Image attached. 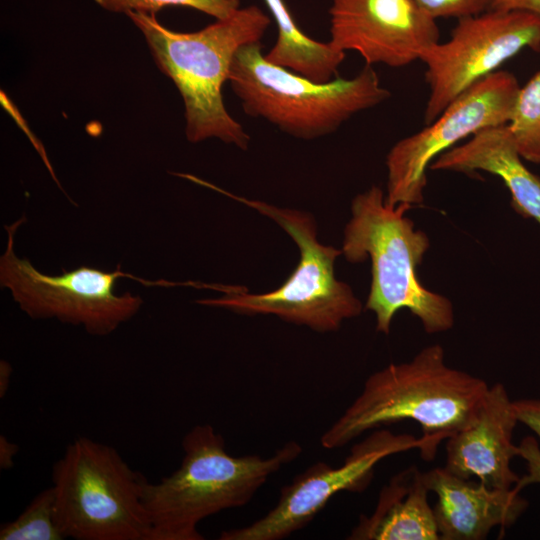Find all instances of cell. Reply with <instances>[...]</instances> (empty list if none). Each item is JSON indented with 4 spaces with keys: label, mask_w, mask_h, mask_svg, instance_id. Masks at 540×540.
Listing matches in <instances>:
<instances>
[{
    "label": "cell",
    "mask_w": 540,
    "mask_h": 540,
    "mask_svg": "<svg viewBox=\"0 0 540 540\" xmlns=\"http://www.w3.org/2000/svg\"><path fill=\"white\" fill-rule=\"evenodd\" d=\"M488 387L481 378L448 366L442 346L430 345L409 362L371 374L320 443L338 449L367 431L413 420L422 430L420 456L431 461L439 444L470 421Z\"/></svg>",
    "instance_id": "1"
},
{
    "label": "cell",
    "mask_w": 540,
    "mask_h": 540,
    "mask_svg": "<svg viewBox=\"0 0 540 540\" xmlns=\"http://www.w3.org/2000/svg\"><path fill=\"white\" fill-rule=\"evenodd\" d=\"M143 34L159 70L177 87L185 107V135L198 143L217 138L242 150L250 137L227 111L222 88L233 58L244 45L261 42L271 24L258 6L240 7L229 17L195 32H175L155 14L128 12Z\"/></svg>",
    "instance_id": "2"
},
{
    "label": "cell",
    "mask_w": 540,
    "mask_h": 540,
    "mask_svg": "<svg viewBox=\"0 0 540 540\" xmlns=\"http://www.w3.org/2000/svg\"><path fill=\"white\" fill-rule=\"evenodd\" d=\"M180 466L156 483L146 481L143 503L149 540H203L199 523L226 509L248 504L257 491L302 448L288 441L270 457L234 456L210 424H197L182 440Z\"/></svg>",
    "instance_id": "3"
},
{
    "label": "cell",
    "mask_w": 540,
    "mask_h": 540,
    "mask_svg": "<svg viewBox=\"0 0 540 540\" xmlns=\"http://www.w3.org/2000/svg\"><path fill=\"white\" fill-rule=\"evenodd\" d=\"M412 206H391L378 186L352 201V217L344 230L342 254L350 263L371 261V287L365 308L376 316V329L388 334L396 312L406 308L427 333L447 331L454 324L452 303L426 289L417 266L430 246L422 230L404 216Z\"/></svg>",
    "instance_id": "4"
},
{
    "label": "cell",
    "mask_w": 540,
    "mask_h": 540,
    "mask_svg": "<svg viewBox=\"0 0 540 540\" xmlns=\"http://www.w3.org/2000/svg\"><path fill=\"white\" fill-rule=\"evenodd\" d=\"M228 81L247 115L303 140L331 134L354 114L391 96L370 65L353 78L317 83L269 62L261 42L237 51Z\"/></svg>",
    "instance_id": "5"
},
{
    "label": "cell",
    "mask_w": 540,
    "mask_h": 540,
    "mask_svg": "<svg viewBox=\"0 0 540 540\" xmlns=\"http://www.w3.org/2000/svg\"><path fill=\"white\" fill-rule=\"evenodd\" d=\"M197 183L272 219L293 239L300 256L295 270L275 290L251 294L241 286L206 285L224 295L199 300V304L246 315L271 314L318 332L335 331L344 320L361 313V302L351 287L335 276L334 264L342 250L319 242L316 222L311 214L240 197L200 179Z\"/></svg>",
    "instance_id": "6"
},
{
    "label": "cell",
    "mask_w": 540,
    "mask_h": 540,
    "mask_svg": "<svg viewBox=\"0 0 540 540\" xmlns=\"http://www.w3.org/2000/svg\"><path fill=\"white\" fill-rule=\"evenodd\" d=\"M146 481L114 447L87 437L74 439L52 467L55 516L64 537L149 540Z\"/></svg>",
    "instance_id": "7"
},
{
    "label": "cell",
    "mask_w": 540,
    "mask_h": 540,
    "mask_svg": "<svg viewBox=\"0 0 540 540\" xmlns=\"http://www.w3.org/2000/svg\"><path fill=\"white\" fill-rule=\"evenodd\" d=\"M25 220L23 216L5 226L8 239L0 258V285L11 291L14 301L30 318H56L82 325L91 335L105 336L138 312L143 303L139 296L114 293L116 281L126 276L120 264L114 272L81 266L51 276L19 258L13 248L14 234Z\"/></svg>",
    "instance_id": "8"
},
{
    "label": "cell",
    "mask_w": 540,
    "mask_h": 540,
    "mask_svg": "<svg viewBox=\"0 0 540 540\" xmlns=\"http://www.w3.org/2000/svg\"><path fill=\"white\" fill-rule=\"evenodd\" d=\"M525 48L540 52V15L491 9L458 19L449 40L436 43L421 58L429 86L425 125Z\"/></svg>",
    "instance_id": "9"
},
{
    "label": "cell",
    "mask_w": 540,
    "mask_h": 540,
    "mask_svg": "<svg viewBox=\"0 0 540 540\" xmlns=\"http://www.w3.org/2000/svg\"><path fill=\"white\" fill-rule=\"evenodd\" d=\"M519 90L512 73L496 71L464 91L421 131L398 141L386 158V203H422L431 163L479 130L508 124Z\"/></svg>",
    "instance_id": "10"
},
{
    "label": "cell",
    "mask_w": 540,
    "mask_h": 540,
    "mask_svg": "<svg viewBox=\"0 0 540 540\" xmlns=\"http://www.w3.org/2000/svg\"><path fill=\"white\" fill-rule=\"evenodd\" d=\"M421 446V439L409 434L376 430L352 446L339 467L316 462L283 486L276 505L250 525L224 530L220 540H282L306 527L341 491L361 492L374 477L379 461Z\"/></svg>",
    "instance_id": "11"
},
{
    "label": "cell",
    "mask_w": 540,
    "mask_h": 540,
    "mask_svg": "<svg viewBox=\"0 0 540 540\" xmlns=\"http://www.w3.org/2000/svg\"><path fill=\"white\" fill-rule=\"evenodd\" d=\"M329 16V42L370 66L409 65L439 42L436 20L414 0H332Z\"/></svg>",
    "instance_id": "12"
},
{
    "label": "cell",
    "mask_w": 540,
    "mask_h": 540,
    "mask_svg": "<svg viewBox=\"0 0 540 540\" xmlns=\"http://www.w3.org/2000/svg\"><path fill=\"white\" fill-rule=\"evenodd\" d=\"M518 419L505 386H489L470 421L447 439L445 468L452 474L490 488L511 489L519 477L511 468L520 457L513 443Z\"/></svg>",
    "instance_id": "13"
},
{
    "label": "cell",
    "mask_w": 540,
    "mask_h": 540,
    "mask_svg": "<svg viewBox=\"0 0 540 540\" xmlns=\"http://www.w3.org/2000/svg\"><path fill=\"white\" fill-rule=\"evenodd\" d=\"M429 491L437 496L433 508L440 540H481L496 526L512 525L527 509L520 492L490 488L436 467L423 472Z\"/></svg>",
    "instance_id": "14"
},
{
    "label": "cell",
    "mask_w": 540,
    "mask_h": 540,
    "mask_svg": "<svg viewBox=\"0 0 540 540\" xmlns=\"http://www.w3.org/2000/svg\"><path fill=\"white\" fill-rule=\"evenodd\" d=\"M429 169L469 175L481 170L500 177L511 194L512 208L540 226V177L523 164L508 124L479 130L438 156Z\"/></svg>",
    "instance_id": "15"
},
{
    "label": "cell",
    "mask_w": 540,
    "mask_h": 540,
    "mask_svg": "<svg viewBox=\"0 0 540 540\" xmlns=\"http://www.w3.org/2000/svg\"><path fill=\"white\" fill-rule=\"evenodd\" d=\"M428 488L417 467L393 476L382 487L377 505L362 515L347 537L350 540H440Z\"/></svg>",
    "instance_id": "16"
},
{
    "label": "cell",
    "mask_w": 540,
    "mask_h": 540,
    "mask_svg": "<svg viewBox=\"0 0 540 540\" xmlns=\"http://www.w3.org/2000/svg\"><path fill=\"white\" fill-rule=\"evenodd\" d=\"M277 25V39L265 58L314 82L334 79L345 52L329 41L307 36L296 24L284 0H264Z\"/></svg>",
    "instance_id": "17"
},
{
    "label": "cell",
    "mask_w": 540,
    "mask_h": 540,
    "mask_svg": "<svg viewBox=\"0 0 540 540\" xmlns=\"http://www.w3.org/2000/svg\"><path fill=\"white\" fill-rule=\"evenodd\" d=\"M65 539L55 516L53 487L38 493L13 521L0 527V540H62Z\"/></svg>",
    "instance_id": "18"
},
{
    "label": "cell",
    "mask_w": 540,
    "mask_h": 540,
    "mask_svg": "<svg viewBox=\"0 0 540 540\" xmlns=\"http://www.w3.org/2000/svg\"><path fill=\"white\" fill-rule=\"evenodd\" d=\"M508 126L522 158L540 164V71L520 87Z\"/></svg>",
    "instance_id": "19"
},
{
    "label": "cell",
    "mask_w": 540,
    "mask_h": 540,
    "mask_svg": "<svg viewBox=\"0 0 540 540\" xmlns=\"http://www.w3.org/2000/svg\"><path fill=\"white\" fill-rule=\"evenodd\" d=\"M94 2L113 13L156 14L164 7L181 6L196 9L215 19H223L240 8L241 0H94Z\"/></svg>",
    "instance_id": "20"
},
{
    "label": "cell",
    "mask_w": 540,
    "mask_h": 540,
    "mask_svg": "<svg viewBox=\"0 0 540 540\" xmlns=\"http://www.w3.org/2000/svg\"><path fill=\"white\" fill-rule=\"evenodd\" d=\"M435 20L442 17L457 19L475 16L491 9L494 0H414Z\"/></svg>",
    "instance_id": "21"
},
{
    "label": "cell",
    "mask_w": 540,
    "mask_h": 540,
    "mask_svg": "<svg viewBox=\"0 0 540 540\" xmlns=\"http://www.w3.org/2000/svg\"><path fill=\"white\" fill-rule=\"evenodd\" d=\"M520 457L527 465V474L519 478L514 485V490L520 492L523 488L531 484H540V446L538 441L532 437H525L520 445Z\"/></svg>",
    "instance_id": "22"
},
{
    "label": "cell",
    "mask_w": 540,
    "mask_h": 540,
    "mask_svg": "<svg viewBox=\"0 0 540 540\" xmlns=\"http://www.w3.org/2000/svg\"><path fill=\"white\" fill-rule=\"evenodd\" d=\"M518 422L530 428L540 439V399L514 401Z\"/></svg>",
    "instance_id": "23"
},
{
    "label": "cell",
    "mask_w": 540,
    "mask_h": 540,
    "mask_svg": "<svg viewBox=\"0 0 540 540\" xmlns=\"http://www.w3.org/2000/svg\"><path fill=\"white\" fill-rule=\"evenodd\" d=\"M491 9L500 11L524 10L540 15V0H494Z\"/></svg>",
    "instance_id": "24"
},
{
    "label": "cell",
    "mask_w": 540,
    "mask_h": 540,
    "mask_svg": "<svg viewBox=\"0 0 540 540\" xmlns=\"http://www.w3.org/2000/svg\"><path fill=\"white\" fill-rule=\"evenodd\" d=\"M19 452V446L10 441L5 435L0 436V468L2 470L11 469L14 459Z\"/></svg>",
    "instance_id": "25"
},
{
    "label": "cell",
    "mask_w": 540,
    "mask_h": 540,
    "mask_svg": "<svg viewBox=\"0 0 540 540\" xmlns=\"http://www.w3.org/2000/svg\"><path fill=\"white\" fill-rule=\"evenodd\" d=\"M12 366L5 360L0 361V398L5 397L12 378Z\"/></svg>",
    "instance_id": "26"
}]
</instances>
